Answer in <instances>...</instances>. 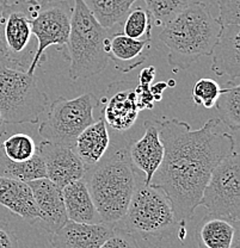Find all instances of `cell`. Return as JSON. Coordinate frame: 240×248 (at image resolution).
Listing matches in <instances>:
<instances>
[{
  "instance_id": "obj_35",
  "label": "cell",
  "mask_w": 240,
  "mask_h": 248,
  "mask_svg": "<svg viewBox=\"0 0 240 248\" xmlns=\"http://www.w3.org/2000/svg\"><path fill=\"white\" fill-rule=\"evenodd\" d=\"M167 87V84L166 82H162L160 81L158 84H156L154 86L151 87V92H152V95H153L154 98V102H159L160 99H161V95L162 93H164L165 90H166Z\"/></svg>"
},
{
  "instance_id": "obj_32",
  "label": "cell",
  "mask_w": 240,
  "mask_h": 248,
  "mask_svg": "<svg viewBox=\"0 0 240 248\" xmlns=\"http://www.w3.org/2000/svg\"><path fill=\"white\" fill-rule=\"evenodd\" d=\"M0 248H19L15 232L2 221H0Z\"/></svg>"
},
{
  "instance_id": "obj_27",
  "label": "cell",
  "mask_w": 240,
  "mask_h": 248,
  "mask_svg": "<svg viewBox=\"0 0 240 248\" xmlns=\"http://www.w3.org/2000/svg\"><path fill=\"white\" fill-rule=\"evenodd\" d=\"M0 146L5 155L12 161H27L37 153V146L28 134H15L5 140Z\"/></svg>"
},
{
  "instance_id": "obj_3",
  "label": "cell",
  "mask_w": 240,
  "mask_h": 248,
  "mask_svg": "<svg viewBox=\"0 0 240 248\" xmlns=\"http://www.w3.org/2000/svg\"><path fill=\"white\" fill-rule=\"evenodd\" d=\"M221 24L206 2L188 7L161 28L159 41L169 49L167 61L175 71L187 69L210 56L218 43Z\"/></svg>"
},
{
  "instance_id": "obj_33",
  "label": "cell",
  "mask_w": 240,
  "mask_h": 248,
  "mask_svg": "<svg viewBox=\"0 0 240 248\" xmlns=\"http://www.w3.org/2000/svg\"><path fill=\"white\" fill-rule=\"evenodd\" d=\"M7 14H9V0H0V55L4 56L5 60H6L7 50L4 38V27Z\"/></svg>"
},
{
  "instance_id": "obj_30",
  "label": "cell",
  "mask_w": 240,
  "mask_h": 248,
  "mask_svg": "<svg viewBox=\"0 0 240 248\" xmlns=\"http://www.w3.org/2000/svg\"><path fill=\"white\" fill-rule=\"evenodd\" d=\"M99 248H141L138 240L130 232L115 226L112 234Z\"/></svg>"
},
{
  "instance_id": "obj_10",
  "label": "cell",
  "mask_w": 240,
  "mask_h": 248,
  "mask_svg": "<svg viewBox=\"0 0 240 248\" xmlns=\"http://www.w3.org/2000/svg\"><path fill=\"white\" fill-rule=\"evenodd\" d=\"M32 23L23 12L10 7L4 27V38L6 45V62L9 68L28 72L32 64L36 49L30 46L32 42Z\"/></svg>"
},
{
  "instance_id": "obj_5",
  "label": "cell",
  "mask_w": 240,
  "mask_h": 248,
  "mask_svg": "<svg viewBox=\"0 0 240 248\" xmlns=\"http://www.w3.org/2000/svg\"><path fill=\"white\" fill-rule=\"evenodd\" d=\"M116 227L149 244H158L171 236L180 226L166 193L153 184L136 185L125 216Z\"/></svg>"
},
{
  "instance_id": "obj_7",
  "label": "cell",
  "mask_w": 240,
  "mask_h": 248,
  "mask_svg": "<svg viewBox=\"0 0 240 248\" xmlns=\"http://www.w3.org/2000/svg\"><path fill=\"white\" fill-rule=\"evenodd\" d=\"M97 103L98 99L92 93H84L73 99L60 97L50 104L38 134L45 141L73 148L81 131L96 122L94 110Z\"/></svg>"
},
{
  "instance_id": "obj_36",
  "label": "cell",
  "mask_w": 240,
  "mask_h": 248,
  "mask_svg": "<svg viewBox=\"0 0 240 248\" xmlns=\"http://www.w3.org/2000/svg\"><path fill=\"white\" fill-rule=\"evenodd\" d=\"M5 133H6V123H5L1 112H0V138L4 136Z\"/></svg>"
},
{
  "instance_id": "obj_16",
  "label": "cell",
  "mask_w": 240,
  "mask_h": 248,
  "mask_svg": "<svg viewBox=\"0 0 240 248\" xmlns=\"http://www.w3.org/2000/svg\"><path fill=\"white\" fill-rule=\"evenodd\" d=\"M115 226L107 223L84 224L67 221L49 242L54 248H99L112 234Z\"/></svg>"
},
{
  "instance_id": "obj_6",
  "label": "cell",
  "mask_w": 240,
  "mask_h": 248,
  "mask_svg": "<svg viewBox=\"0 0 240 248\" xmlns=\"http://www.w3.org/2000/svg\"><path fill=\"white\" fill-rule=\"evenodd\" d=\"M48 97L27 72L0 71V112L6 124H36L48 107Z\"/></svg>"
},
{
  "instance_id": "obj_34",
  "label": "cell",
  "mask_w": 240,
  "mask_h": 248,
  "mask_svg": "<svg viewBox=\"0 0 240 248\" xmlns=\"http://www.w3.org/2000/svg\"><path fill=\"white\" fill-rule=\"evenodd\" d=\"M154 77H156V68L152 66L146 67L140 72L139 76V82H146V84H151L153 81Z\"/></svg>"
},
{
  "instance_id": "obj_21",
  "label": "cell",
  "mask_w": 240,
  "mask_h": 248,
  "mask_svg": "<svg viewBox=\"0 0 240 248\" xmlns=\"http://www.w3.org/2000/svg\"><path fill=\"white\" fill-rule=\"evenodd\" d=\"M239 223L220 217L207 215L196 228V241L200 248H231Z\"/></svg>"
},
{
  "instance_id": "obj_4",
  "label": "cell",
  "mask_w": 240,
  "mask_h": 248,
  "mask_svg": "<svg viewBox=\"0 0 240 248\" xmlns=\"http://www.w3.org/2000/svg\"><path fill=\"white\" fill-rule=\"evenodd\" d=\"M116 30L103 28L84 0H73L71 31L64 53L69 61L72 80L87 79L107 68V42Z\"/></svg>"
},
{
  "instance_id": "obj_28",
  "label": "cell",
  "mask_w": 240,
  "mask_h": 248,
  "mask_svg": "<svg viewBox=\"0 0 240 248\" xmlns=\"http://www.w3.org/2000/svg\"><path fill=\"white\" fill-rule=\"evenodd\" d=\"M219 82L210 78H202L195 82L192 91V99L197 107L211 108L215 107L216 100L221 93Z\"/></svg>"
},
{
  "instance_id": "obj_19",
  "label": "cell",
  "mask_w": 240,
  "mask_h": 248,
  "mask_svg": "<svg viewBox=\"0 0 240 248\" xmlns=\"http://www.w3.org/2000/svg\"><path fill=\"white\" fill-rule=\"evenodd\" d=\"M68 221L84 224L103 223L84 178L61 188Z\"/></svg>"
},
{
  "instance_id": "obj_24",
  "label": "cell",
  "mask_w": 240,
  "mask_h": 248,
  "mask_svg": "<svg viewBox=\"0 0 240 248\" xmlns=\"http://www.w3.org/2000/svg\"><path fill=\"white\" fill-rule=\"evenodd\" d=\"M215 108L220 115L219 120L231 129L238 133L240 129V84L226 82L221 89V93L216 100Z\"/></svg>"
},
{
  "instance_id": "obj_1",
  "label": "cell",
  "mask_w": 240,
  "mask_h": 248,
  "mask_svg": "<svg viewBox=\"0 0 240 248\" xmlns=\"http://www.w3.org/2000/svg\"><path fill=\"white\" fill-rule=\"evenodd\" d=\"M153 121L164 146V159L151 184L166 193L178 222L185 228L200 206L211 172L236 151V141L233 134L223 130L219 118L196 130L177 118Z\"/></svg>"
},
{
  "instance_id": "obj_23",
  "label": "cell",
  "mask_w": 240,
  "mask_h": 248,
  "mask_svg": "<svg viewBox=\"0 0 240 248\" xmlns=\"http://www.w3.org/2000/svg\"><path fill=\"white\" fill-rule=\"evenodd\" d=\"M0 175L29 183L46 177V167L42 157L36 153L27 161H12L0 146Z\"/></svg>"
},
{
  "instance_id": "obj_2",
  "label": "cell",
  "mask_w": 240,
  "mask_h": 248,
  "mask_svg": "<svg viewBox=\"0 0 240 248\" xmlns=\"http://www.w3.org/2000/svg\"><path fill=\"white\" fill-rule=\"evenodd\" d=\"M129 147L127 141L122 146L112 144L102 160L84 175L103 223L116 226L121 221L138 185Z\"/></svg>"
},
{
  "instance_id": "obj_17",
  "label": "cell",
  "mask_w": 240,
  "mask_h": 248,
  "mask_svg": "<svg viewBox=\"0 0 240 248\" xmlns=\"http://www.w3.org/2000/svg\"><path fill=\"white\" fill-rule=\"evenodd\" d=\"M151 41L134 40L116 30L107 42L108 58L115 63L116 69L128 73L148 59Z\"/></svg>"
},
{
  "instance_id": "obj_22",
  "label": "cell",
  "mask_w": 240,
  "mask_h": 248,
  "mask_svg": "<svg viewBox=\"0 0 240 248\" xmlns=\"http://www.w3.org/2000/svg\"><path fill=\"white\" fill-rule=\"evenodd\" d=\"M138 0H84L86 6L105 29H118Z\"/></svg>"
},
{
  "instance_id": "obj_26",
  "label": "cell",
  "mask_w": 240,
  "mask_h": 248,
  "mask_svg": "<svg viewBox=\"0 0 240 248\" xmlns=\"http://www.w3.org/2000/svg\"><path fill=\"white\" fill-rule=\"evenodd\" d=\"M146 9L152 15L154 24L162 28L172 18L176 17L188 7L196 4H203L207 0H144Z\"/></svg>"
},
{
  "instance_id": "obj_29",
  "label": "cell",
  "mask_w": 240,
  "mask_h": 248,
  "mask_svg": "<svg viewBox=\"0 0 240 248\" xmlns=\"http://www.w3.org/2000/svg\"><path fill=\"white\" fill-rule=\"evenodd\" d=\"M221 27L240 25V0H216Z\"/></svg>"
},
{
  "instance_id": "obj_8",
  "label": "cell",
  "mask_w": 240,
  "mask_h": 248,
  "mask_svg": "<svg viewBox=\"0 0 240 248\" xmlns=\"http://www.w3.org/2000/svg\"><path fill=\"white\" fill-rule=\"evenodd\" d=\"M200 205L208 215L240 222V156L232 152L213 170L203 190Z\"/></svg>"
},
{
  "instance_id": "obj_31",
  "label": "cell",
  "mask_w": 240,
  "mask_h": 248,
  "mask_svg": "<svg viewBox=\"0 0 240 248\" xmlns=\"http://www.w3.org/2000/svg\"><path fill=\"white\" fill-rule=\"evenodd\" d=\"M134 91L136 94V103H138L139 110H149V108H153L154 98L151 92V84L139 82Z\"/></svg>"
},
{
  "instance_id": "obj_15",
  "label": "cell",
  "mask_w": 240,
  "mask_h": 248,
  "mask_svg": "<svg viewBox=\"0 0 240 248\" xmlns=\"http://www.w3.org/2000/svg\"><path fill=\"white\" fill-rule=\"evenodd\" d=\"M211 71L226 82H239L240 25L221 27L218 43L211 53Z\"/></svg>"
},
{
  "instance_id": "obj_13",
  "label": "cell",
  "mask_w": 240,
  "mask_h": 248,
  "mask_svg": "<svg viewBox=\"0 0 240 248\" xmlns=\"http://www.w3.org/2000/svg\"><path fill=\"white\" fill-rule=\"evenodd\" d=\"M28 184L32 188L36 206L40 211L38 226L48 234L60 231L68 221L61 188L48 178L32 180Z\"/></svg>"
},
{
  "instance_id": "obj_14",
  "label": "cell",
  "mask_w": 240,
  "mask_h": 248,
  "mask_svg": "<svg viewBox=\"0 0 240 248\" xmlns=\"http://www.w3.org/2000/svg\"><path fill=\"white\" fill-rule=\"evenodd\" d=\"M144 126L143 138L129 147V156L134 169L144 175V184L149 185L164 159V146L154 121H146Z\"/></svg>"
},
{
  "instance_id": "obj_25",
  "label": "cell",
  "mask_w": 240,
  "mask_h": 248,
  "mask_svg": "<svg viewBox=\"0 0 240 248\" xmlns=\"http://www.w3.org/2000/svg\"><path fill=\"white\" fill-rule=\"evenodd\" d=\"M122 33L134 40H152L154 20L147 9L141 6L131 7L122 23Z\"/></svg>"
},
{
  "instance_id": "obj_12",
  "label": "cell",
  "mask_w": 240,
  "mask_h": 248,
  "mask_svg": "<svg viewBox=\"0 0 240 248\" xmlns=\"http://www.w3.org/2000/svg\"><path fill=\"white\" fill-rule=\"evenodd\" d=\"M46 167V177L60 188L84 178L86 166L72 147L59 146L43 141L37 147Z\"/></svg>"
},
{
  "instance_id": "obj_38",
  "label": "cell",
  "mask_w": 240,
  "mask_h": 248,
  "mask_svg": "<svg viewBox=\"0 0 240 248\" xmlns=\"http://www.w3.org/2000/svg\"><path fill=\"white\" fill-rule=\"evenodd\" d=\"M4 67H7V63H6V60H5L4 56L0 55V71H1Z\"/></svg>"
},
{
  "instance_id": "obj_11",
  "label": "cell",
  "mask_w": 240,
  "mask_h": 248,
  "mask_svg": "<svg viewBox=\"0 0 240 248\" xmlns=\"http://www.w3.org/2000/svg\"><path fill=\"white\" fill-rule=\"evenodd\" d=\"M134 90V82H113L102 98V117L113 130L127 131L135 123L140 110Z\"/></svg>"
},
{
  "instance_id": "obj_9",
  "label": "cell",
  "mask_w": 240,
  "mask_h": 248,
  "mask_svg": "<svg viewBox=\"0 0 240 248\" xmlns=\"http://www.w3.org/2000/svg\"><path fill=\"white\" fill-rule=\"evenodd\" d=\"M73 5L71 0H51L42 5L32 23V32L36 37L35 56L27 73L33 77L35 71L46 60V50L56 46L60 50H66L71 31V15Z\"/></svg>"
},
{
  "instance_id": "obj_37",
  "label": "cell",
  "mask_w": 240,
  "mask_h": 248,
  "mask_svg": "<svg viewBox=\"0 0 240 248\" xmlns=\"http://www.w3.org/2000/svg\"><path fill=\"white\" fill-rule=\"evenodd\" d=\"M231 248H240V232H237L236 237L233 240V244H232Z\"/></svg>"
},
{
  "instance_id": "obj_20",
  "label": "cell",
  "mask_w": 240,
  "mask_h": 248,
  "mask_svg": "<svg viewBox=\"0 0 240 248\" xmlns=\"http://www.w3.org/2000/svg\"><path fill=\"white\" fill-rule=\"evenodd\" d=\"M110 147V136L107 123L100 117L87 126L77 138L73 149L87 170L96 166Z\"/></svg>"
},
{
  "instance_id": "obj_18",
  "label": "cell",
  "mask_w": 240,
  "mask_h": 248,
  "mask_svg": "<svg viewBox=\"0 0 240 248\" xmlns=\"http://www.w3.org/2000/svg\"><path fill=\"white\" fill-rule=\"evenodd\" d=\"M0 204L32 226L40 222V211L28 183L0 175Z\"/></svg>"
}]
</instances>
